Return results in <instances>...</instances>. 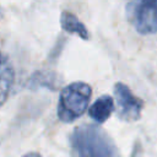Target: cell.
<instances>
[{"mask_svg": "<svg viewBox=\"0 0 157 157\" xmlns=\"http://www.w3.org/2000/svg\"><path fill=\"white\" fill-rule=\"evenodd\" d=\"M22 157H42L38 152H28V153H26L25 156H22Z\"/></svg>", "mask_w": 157, "mask_h": 157, "instance_id": "obj_9", "label": "cell"}, {"mask_svg": "<svg viewBox=\"0 0 157 157\" xmlns=\"http://www.w3.org/2000/svg\"><path fill=\"white\" fill-rule=\"evenodd\" d=\"M70 141L75 157H118L112 139L97 125L75 128Z\"/></svg>", "mask_w": 157, "mask_h": 157, "instance_id": "obj_1", "label": "cell"}, {"mask_svg": "<svg viewBox=\"0 0 157 157\" xmlns=\"http://www.w3.org/2000/svg\"><path fill=\"white\" fill-rule=\"evenodd\" d=\"M114 97L117 103V114L121 120L132 123L140 119L145 103L142 99L136 97L126 85L117 82L114 85Z\"/></svg>", "mask_w": 157, "mask_h": 157, "instance_id": "obj_4", "label": "cell"}, {"mask_svg": "<svg viewBox=\"0 0 157 157\" xmlns=\"http://www.w3.org/2000/svg\"><path fill=\"white\" fill-rule=\"evenodd\" d=\"M92 88L87 82L75 81L65 86L59 96L58 118L64 123H72L87 109Z\"/></svg>", "mask_w": 157, "mask_h": 157, "instance_id": "obj_2", "label": "cell"}, {"mask_svg": "<svg viewBox=\"0 0 157 157\" xmlns=\"http://www.w3.org/2000/svg\"><path fill=\"white\" fill-rule=\"evenodd\" d=\"M126 18L140 34L157 33V0H130Z\"/></svg>", "mask_w": 157, "mask_h": 157, "instance_id": "obj_3", "label": "cell"}, {"mask_svg": "<svg viewBox=\"0 0 157 157\" xmlns=\"http://www.w3.org/2000/svg\"><path fill=\"white\" fill-rule=\"evenodd\" d=\"M54 83H55V75L53 72H44V71L34 72L29 81L31 87L45 86V87H50L52 90H54V86H53Z\"/></svg>", "mask_w": 157, "mask_h": 157, "instance_id": "obj_8", "label": "cell"}, {"mask_svg": "<svg viewBox=\"0 0 157 157\" xmlns=\"http://www.w3.org/2000/svg\"><path fill=\"white\" fill-rule=\"evenodd\" d=\"M60 22H61V28L65 32L74 33L85 40H87L90 38V33H88L87 28L74 13H71L69 11H63L61 17H60Z\"/></svg>", "mask_w": 157, "mask_h": 157, "instance_id": "obj_6", "label": "cell"}, {"mask_svg": "<svg viewBox=\"0 0 157 157\" xmlns=\"http://www.w3.org/2000/svg\"><path fill=\"white\" fill-rule=\"evenodd\" d=\"M15 81V70L10 59L2 54L1 59V104H4L10 94Z\"/></svg>", "mask_w": 157, "mask_h": 157, "instance_id": "obj_7", "label": "cell"}, {"mask_svg": "<svg viewBox=\"0 0 157 157\" xmlns=\"http://www.w3.org/2000/svg\"><path fill=\"white\" fill-rule=\"evenodd\" d=\"M114 110V101L110 96L103 94L88 108V117L97 124H103Z\"/></svg>", "mask_w": 157, "mask_h": 157, "instance_id": "obj_5", "label": "cell"}]
</instances>
